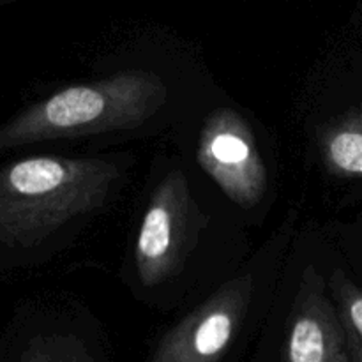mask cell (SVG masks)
Masks as SVG:
<instances>
[{"instance_id":"cell-1","label":"cell","mask_w":362,"mask_h":362,"mask_svg":"<svg viewBox=\"0 0 362 362\" xmlns=\"http://www.w3.org/2000/svg\"><path fill=\"white\" fill-rule=\"evenodd\" d=\"M120 180L101 158L37 156L0 170V244L35 246L105 205Z\"/></svg>"},{"instance_id":"cell-2","label":"cell","mask_w":362,"mask_h":362,"mask_svg":"<svg viewBox=\"0 0 362 362\" xmlns=\"http://www.w3.org/2000/svg\"><path fill=\"white\" fill-rule=\"evenodd\" d=\"M166 99L163 78L145 69L71 85L0 126V152L37 141L134 129L152 119Z\"/></svg>"},{"instance_id":"cell-3","label":"cell","mask_w":362,"mask_h":362,"mask_svg":"<svg viewBox=\"0 0 362 362\" xmlns=\"http://www.w3.org/2000/svg\"><path fill=\"white\" fill-rule=\"evenodd\" d=\"M204 223L184 172H170L151 194L134 243L140 281L156 286L180 272Z\"/></svg>"},{"instance_id":"cell-4","label":"cell","mask_w":362,"mask_h":362,"mask_svg":"<svg viewBox=\"0 0 362 362\" xmlns=\"http://www.w3.org/2000/svg\"><path fill=\"white\" fill-rule=\"evenodd\" d=\"M197 158L233 204L246 209L260 204L267 189V170L253 131L239 112L219 108L205 119Z\"/></svg>"},{"instance_id":"cell-5","label":"cell","mask_w":362,"mask_h":362,"mask_svg":"<svg viewBox=\"0 0 362 362\" xmlns=\"http://www.w3.org/2000/svg\"><path fill=\"white\" fill-rule=\"evenodd\" d=\"M253 279H230L182 322L166 332L151 362H219L247 313Z\"/></svg>"},{"instance_id":"cell-6","label":"cell","mask_w":362,"mask_h":362,"mask_svg":"<svg viewBox=\"0 0 362 362\" xmlns=\"http://www.w3.org/2000/svg\"><path fill=\"white\" fill-rule=\"evenodd\" d=\"M285 362H350L346 336L327 283L313 265L300 276L288 317Z\"/></svg>"},{"instance_id":"cell-7","label":"cell","mask_w":362,"mask_h":362,"mask_svg":"<svg viewBox=\"0 0 362 362\" xmlns=\"http://www.w3.org/2000/svg\"><path fill=\"white\" fill-rule=\"evenodd\" d=\"M317 147L327 173L362 180V101L318 129Z\"/></svg>"},{"instance_id":"cell-8","label":"cell","mask_w":362,"mask_h":362,"mask_svg":"<svg viewBox=\"0 0 362 362\" xmlns=\"http://www.w3.org/2000/svg\"><path fill=\"white\" fill-rule=\"evenodd\" d=\"M327 288L345 331L350 362H362V286L343 271H334Z\"/></svg>"},{"instance_id":"cell-9","label":"cell","mask_w":362,"mask_h":362,"mask_svg":"<svg viewBox=\"0 0 362 362\" xmlns=\"http://www.w3.org/2000/svg\"><path fill=\"white\" fill-rule=\"evenodd\" d=\"M20 362H94V357L74 336H48L28 343Z\"/></svg>"}]
</instances>
